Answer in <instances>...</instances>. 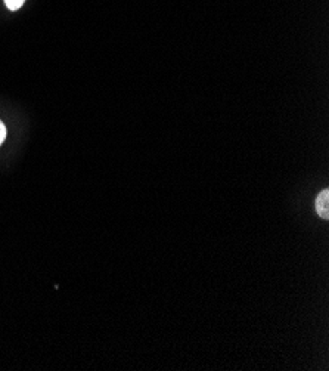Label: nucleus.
Here are the masks:
<instances>
[{"label":"nucleus","instance_id":"1","mask_svg":"<svg viewBox=\"0 0 329 371\" xmlns=\"http://www.w3.org/2000/svg\"><path fill=\"white\" fill-rule=\"evenodd\" d=\"M329 190L321 191L316 199V212L323 219H329Z\"/></svg>","mask_w":329,"mask_h":371},{"label":"nucleus","instance_id":"3","mask_svg":"<svg viewBox=\"0 0 329 371\" xmlns=\"http://www.w3.org/2000/svg\"><path fill=\"white\" fill-rule=\"evenodd\" d=\"M6 139V126L2 123V120H0V146L5 142Z\"/></svg>","mask_w":329,"mask_h":371},{"label":"nucleus","instance_id":"2","mask_svg":"<svg viewBox=\"0 0 329 371\" xmlns=\"http://www.w3.org/2000/svg\"><path fill=\"white\" fill-rule=\"evenodd\" d=\"M25 0H5V5L8 6L9 11H18L19 8L24 5Z\"/></svg>","mask_w":329,"mask_h":371}]
</instances>
